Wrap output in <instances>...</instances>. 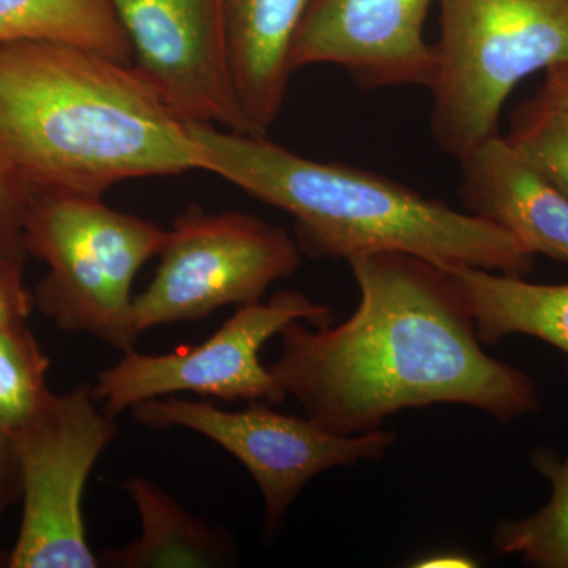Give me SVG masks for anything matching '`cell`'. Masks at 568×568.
Segmentation results:
<instances>
[{
    "instance_id": "9c48e42d",
    "label": "cell",
    "mask_w": 568,
    "mask_h": 568,
    "mask_svg": "<svg viewBox=\"0 0 568 568\" xmlns=\"http://www.w3.org/2000/svg\"><path fill=\"white\" fill-rule=\"evenodd\" d=\"M130 410L140 425L190 429L234 455L261 489L265 529L271 534L282 528L295 497L313 478L361 459L383 458L396 439L395 433L384 429L334 435L308 417L284 416L263 402L250 403L242 410H223L204 399L170 395L145 399Z\"/></svg>"
},
{
    "instance_id": "8992f818",
    "label": "cell",
    "mask_w": 568,
    "mask_h": 568,
    "mask_svg": "<svg viewBox=\"0 0 568 568\" xmlns=\"http://www.w3.org/2000/svg\"><path fill=\"white\" fill-rule=\"evenodd\" d=\"M151 284L133 298L138 335L160 325L194 323L226 305L260 302L301 264L282 226L241 212L183 213L168 231Z\"/></svg>"
},
{
    "instance_id": "d6986e66",
    "label": "cell",
    "mask_w": 568,
    "mask_h": 568,
    "mask_svg": "<svg viewBox=\"0 0 568 568\" xmlns=\"http://www.w3.org/2000/svg\"><path fill=\"white\" fill-rule=\"evenodd\" d=\"M506 140L568 200V119L544 93L519 108Z\"/></svg>"
},
{
    "instance_id": "6da1fadb",
    "label": "cell",
    "mask_w": 568,
    "mask_h": 568,
    "mask_svg": "<svg viewBox=\"0 0 568 568\" xmlns=\"http://www.w3.org/2000/svg\"><path fill=\"white\" fill-rule=\"evenodd\" d=\"M361 304L345 323L280 332L267 366L325 432L381 429L405 409L463 405L507 424L536 413L530 377L485 353L476 321L446 268L399 252L349 263Z\"/></svg>"
},
{
    "instance_id": "7a4b0ae2",
    "label": "cell",
    "mask_w": 568,
    "mask_h": 568,
    "mask_svg": "<svg viewBox=\"0 0 568 568\" xmlns=\"http://www.w3.org/2000/svg\"><path fill=\"white\" fill-rule=\"evenodd\" d=\"M0 149L32 194L203 170L189 126L129 63L51 41L0 47Z\"/></svg>"
},
{
    "instance_id": "5bb4252c",
    "label": "cell",
    "mask_w": 568,
    "mask_h": 568,
    "mask_svg": "<svg viewBox=\"0 0 568 568\" xmlns=\"http://www.w3.org/2000/svg\"><path fill=\"white\" fill-rule=\"evenodd\" d=\"M140 515L141 534L123 548L103 549L100 566L112 568H211L231 566L233 537L193 517L151 478L122 485Z\"/></svg>"
},
{
    "instance_id": "e0dca14e",
    "label": "cell",
    "mask_w": 568,
    "mask_h": 568,
    "mask_svg": "<svg viewBox=\"0 0 568 568\" xmlns=\"http://www.w3.org/2000/svg\"><path fill=\"white\" fill-rule=\"evenodd\" d=\"M530 465L551 485V497L529 517L497 523L493 547L500 555H519L532 567L568 568V446L562 458L549 447H538Z\"/></svg>"
},
{
    "instance_id": "44dd1931",
    "label": "cell",
    "mask_w": 568,
    "mask_h": 568,
    "mask_svg": "<svg viewBox=\"0 0 568 568\" xmlns=\"http://www.w3.org/2000/svg\"><path fill=\"white\" fill-rule=\"evenodd\" d=\"M22 272L24 265L0 260V332L24 323L31 313L33 298L26 290Z\"/></svg>"
},
{
    "instance_id": "ac0fdd59",
    "label": "cell",
    "mask_w": 568,
    "mask_h": 568,
    "mask_svg": "<svg viewBox=\"0 0 568 568\" xmlns=\"http://www.w3.org/2000/svg\"><path fill=\"white\" fill-rule=\"evenodd\" d=\"M50 366L26 321L0 332V426L7 435L31 424L50 405Z\"/></svg>"
},
{
    "instance_id": "ba28073f",
    "label": "cell",
    "mask_w": 568,
    "mask_h": 568,
    "mask_svg": "<svg viewBox=\"0 0 568 568\" xmlns=\"http://www.w3.org/2000/svg\"><path fill=\"white\" fill-rule=\"evenodd\" d=\"M298 320L312 325L331 324L334 313L295 291L275 294L265 304L241 305L201 345L162 355L126 351L118 364L97 375L93 396L112 417L145 399L181 392L226 402L278 405L287 394L261 362L260 351L272 336Z\"/></svg>"
},
{
    "instance_id": "277c9868",
    "label": "cell",
    "mask_w": 568,
    "mask_h": 568,
    "mask_svg": "<svg viewBox=\"0 0 568 568\" xmlns=\"http://www.w3.org/2000/svg\"><path fill=\"white\" fill-rule=\"evenodd\" d=\"M432 133L459 160L496 136L519 82L568 63V0H439Z\"/></svg>"
},
{
    "instance_id": "52a82bcc",
    "label": "cell",
    "mask_w": 568,
    "mask_h": 568,
    "mask_svg": "<svg viewBox=\"0 0 568 568\" xmlns=\"http://www.w3.org/2000/svg\"><path fill=\"white\" fill-rule=\"evenodd\" d=\"M92 386L54 395L31 424L10 433L20 466L22 518L11 568H97L82 497L97 459L118 436Z\"/></svg>"
},
{
    "instance_id": "8fae6325",
    "label": "cell",
    "mask_w": 568,
    "mask_h": 568,
    "mask_svg": "<svg viewBox=\"0 0 568 568\" xmlns=\"http://www.w3.org/2000/svg\"><path fill=\"white\" fill-rule=\"evenodd\" d=\"M439 0H313L291 50V70L317 63L345 69L361 88H428L435 47L424 24Z\"/></svg>"
},
{
    "instance_id": "4fadbf2b",
    "label": "cell",
    "mask_w": 568,
    "mask_h": 568,
    "mask_svg": "<svg viewBox=\"0 0 568 568\" xmlns=\"http://www.w3.org/2000/svg\"><path fill=\"white\" fill-rule=\"evenodd\" d=\"M313 0H223L227 63L250 134L265 136L282 111L291 50Z\"/></svg>"
},
{
    "instance_id": "603a6c76",
    "label": "cell",
    "mask_w": 568,
    "mask_h": 568,
    "mask_svg": "<svg viewBox=\"0 0 568 568\" xmlns=\"http://www.w3.org/2000/svg\"><path fill=\"white\" fill-rule=\"evenodd\" d=\"M541 93L555 110L568 119V63L547 70V81Z\"/></svg>"
},
{
    "instance_id": "2e32d148",
    "label": "cell",
    "mask_w": 568,
    "mask_h": 568,
    "mask_svg": "<svg viewBox=\"0 0 568 568\" xmlns=\"http://www.w3.org/2000/svg\"><path fill=\"white\" fill-rule=\"evenodd\" d=\"M51 41L132 65V47L108 0H0V47Z\"/></svg>"
},
{
    "instance_id": "30bf717a",
    "label": "cell",
    "mask_w": 568,
    "mask_h": 568,
    "mask_svg": "<svg viewBox=\"0 0 568 568\" xmlns=\"http://www.w3.org/2000/svg\"><path fill=\"white\" fill-rule=\"evenodd\" d=\"M132 65L185 123L250 133L227 63L223 0H108Z\"/></svg>"
},
{
    "instance_id": "cb8c5ba5",
    "label": "cell",
    "mask_w": 568,
    "mask_h": 568,
    "mask_svg": "<svg viewBox=\"0 0 568 568\" xmlns=\"http://www.w3.org/2000/svg\"><path fill=\"white\" fill-rule=\"evenodd\" d=\"M413 567L418 568H466L477 567V560L463 552H437V555L428 556V558L417 560Z\"/></svg>"
},
{
    "instance_id": "5b68a950",
    "label": "cell",
    "mask_w": 568,
    "mask_h": 568,
    "mask_svg": "<svg viewBox=\"0 0 568 568\" xmlns=\"http://www.w3.org/2000/svg\"><path fill=\"white\" fill-rule=\"evenodd\" d=\"M168 231L114 211L102 197L32 194L24 224L28 254L48 265L33 302L55 327L133 349L132 287L162 252Z\"/></svg>"
},
{
    "instance_id": "d4e9b609",
    "label": "cell",
    "mask_w": 568,
    "mask_h": 568,
    "mask_svg": "<svg viewBox=\"0 0 568 568\" xmlns=\"http://www.w3.org/2000/svg\"><path fill=\"white\" fill-rule=\"evenodd\" d=\"M0 260H2V257H0Z\"/></svg>"
},
{
    "instance_id": "3957f363",
    "label": "cell",
    "mask_w": 568,
    "mask_h": 568,
    "mask_svg": "<svg viewBox=\"0 0 568 568\" xmlns=\"http://www.w3.org/2000/svg\"><path fill=\"white\" fill-rule=\"evenodd\" d=\"M203 171L290 213L295 242L312 260L413 254L443 268L526 276L536 254L506 230L384 175L306 159L261 134L186 123Z\"/></svg>"
},
{
    "instance_id": "9a60e30c",
    "label": "cell",
    "mask_w": 568,
    "mask_h": 568,
    "mask_svg": "<svg viewBox=\"0 0 568 568\" xmlns=\"http://www.w3.org/2000/svg\"><path fill=\"white\" fill-rule=\"evenodd\" d=\"M476 321L481 345L511 335L541 339L567 355L568 283L537 284L474 267L446 268Z\"/></svg>"
},
{
    "instance_id": "7c38bea8",
    "label": "cell",
    "mask_w": 568,
    "mask_h": 568,
    "mask_svg": "<svg viewBox=\"0 0 568 568\" xmlns=\"http://www.w3.org/2000/svg\"><path fill=\"white\" fill-rule=\"evenodd\" d=\"M465 211L506 230L532 254L568 263V200L499 134L458 160Z\"/></svg>"
},
{
    "instance_id": "7402d4cb",
    "label": "cell",
    "mask_w": 568,
    "mask_h": 568,
    "mask_svg": "<svg viewBox=\"0 0 568 568\" xmlns=\"http://www.w3.org/2000/svg\"><path fill=\"white\" fill-rule=\"evenodd\" d=\"M17 495H21L20 466L10 436L0 426V515Z\"/></svg>"
},
{
    "instance_id": "ffe728a7",
    "label": "cell",
    "mask_w": 568,
    "mask_h": 568,
    "mask_svg": "<svg viewBox=\"0 0 568 568\" xmlns=\"http://www.w3.org/2000/svg\"><path fill=\"white\" fill-rule=\"evenodd\" d=\"M32 192L0 149V257L24 265V224Z\"/></svg>"
}]
</instances>
